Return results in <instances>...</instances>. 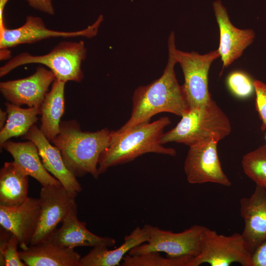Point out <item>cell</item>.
<instances>
[{
  "mask_svg": "<svg viewBox=\"0 0 266 266\" xmlns=\"http://www.w3.org/2000/svg\"></svg>",
  "mask_w": 266,
  "mask_h": 266,
  "instance_id": "836d02e7",
  "label": "cell"
},
{
  "mask_svg": "<svg viewBox=\"0 0 266 266\" xmlns=\"http://www.w3.org/2000/svg\"><path fill=\"white\" fill-rule=\"evenodd\" d=\"M11 154L13 162L28 176L42 186L59 185L61 183L45 169L36 145L32 141L16 142L9 140L0 146Z\"/></svg>",
  "mask_w": 266,
  "mask_h": 266,
  "instance_id": "ac0fdd59",
  "label": "cell"
},
{
  "mask_svg": "<svg viewBox=\"0 0 266 266\" xmlns=\"http://www.w3.org/2000/svg\"><path fill=\"white\" fill-rule=\"evenodd\" d=\"M233 263L253 266L252 254L247 248L241 234H219L204 226L200 235V252L189 266L204 263L211 266H229Z\"/></svg>",
  "mask_w": 266,
  "mask_h": 266,
  "instance_id": "8992f818",
  "label": "cell"
},
{
  "mask_svg": "<svg viewBox=\"0 0 266 266\" xmlns=\"http://www.w3.org/2000/svg\"><path fill=\"white\" fill-rule=\"evenodd\" d=\"M0 233V266H27L17 251L19 245L17 237L2 227Z\"/></svg>",
  "mask_w": 266,
  "mask_h": 266,
  "instance_id": "484cf974",
  "label": "cell"
},
{
  "mask_svg": "<svg viewBox=\"0 0 266 266\" xmlns=\"http://www.w3.org/2000/svg\"><path fill=\"white\" fill-rule=\"evenodd\" d=\"M7 119V113L1 109L0 110V129L4 126Z\"/></svg>",
  "mask_w": 266,
  "mask_h": 266,
  "instance_id": "1f68e13d",
  "label": "cell"
},
{
  "mask_svg": "<svg viewBox=\"0 0 266 266\" xmlns=\"http://www.w3.org/2000/svg\"><path fill=\"white\" fill-rule=\"evenodd\" d=\"M170 123L168 117L164 116L124 132L113 131L110 144L100 157L99 174L105 172L110 167L130 162L146 153L175 156L176 152L173 148L166 147L160 142L164 129Z\"/></svg>",
  "mask_w": 266,
  "mask_h": 266,
  "instance_id": "3957f363",
  "label": "cell"
},
{
  "mask_svg": "<svg viewBox=\"0 0 266 266\" xmlns=\"http://www.w3.org/2000/svg\"><path fill=\"white\" fill-rule=\"evenodd\" d=\"M56 79L50 69L38 67L32 75L0 83V91L8 101L18 105L40 108L50 85Z\"/></svg>",
  "mask_w": 266,
  "mask_h": 266,
  "instance_id": "7c38bea8",
  "label": "cell"
},
{
  "mask_svg": "<svg viewBox=\"0 0 266 266\" xmlns=\"http://www.w3.org/2000/svg\"><path fill=\"white\" fill-rule=\"evenodd\" d=\"M240 213L244 222L241 235L252 253L266 240V188L256 185L252 194L240 200Z\"/></svg>",
  "mask_w": 266,
  "mask_h": 266,
  "instance_id": "9a60e30c",
  "label": "cell"
},
{
  "mask_svg": "<svg viewBox=\"0 0 266 266\" xmlns=\"http://www.w3.org/2000/svg\"><path fill=\"white\" fill-rule=\"evenodd\" d=\"M9 0H0V32L5 27L3 24V14L6 4Z\"/></svg>",
  "mask_w": 266,
  "mask_h": 266,
  "instance_id": "4dcf8cb0",
  "label": "cell"
},
{
  "mask_svg": "<svg viewBox=\"0 0 266 266\" xmlns=\"http://www.w3.org/2000/svg\"><path fill=\"white\" fill-rule=\"evenodd\" d=\"M103 19V16L100 15L93 24L85 29L74 32H61L47 29L40 17L28 16L24 24L21 27L13 29L5 28L0 32V51L20 44L32 43L51 37L83 36L92 38L97 34Z\"/></svg>",
  "mask_w": 266,
  "mask_h": 266,
  "instance_id": "30bf717a",
  "label": "cell"
},
{
  "mask_svg": "<svg viewBox=\"0 0 266 266\" xmlns=\"http://www.w3.org/2000/svg\"><path fill=\"white\" fill-rule=\"evenodd\" d=\"M227 84L231 91L240 98L249 97L255 90L253 81L246 73L241 71L231 73L228 77Z\"/></svg>",
  "mask_w": 266,
  "mask_h": 266,
  "instance_id": "4316f807",
  "label": "cell"
},
{
  "mask_svg": "<svg viewBox=\"0 0 266 266\" xmlns=\"http://www.w3.org/2000/svg\"><path fill=\"white\" fill-rule=\"evenodd\" d=\"M174 54L184 75V82L182 87L189 109L210 103L212 100L208 89V73L211 64L220 57L218 49L200 54L175 48Z\"/></svg>",
  "mask_w": 266,
  "mask_h": 266,
  "instance_id": "52a82bcc",
  "label": "cell"
},
{
  "mask_svg": "<svg viewBox=\"0 0 266 266\" xmlns=\"http://www.w3.org/2000/svg\"><path fill=\"white\" fill-rule=\"evenodd\" d=\"M217 141L212 140L189 147L184 164L188 183H213L230 186L231 182L223 171L217 152Z\"/></svg>",
  "mask_w": 266,
  "mask_h": 266,
  "instance_id": "9c48e42d",
  "label": "cell"
},
{
  "mask_svg": "<svg viewBox=\"0 0 266 266\" xmlns=\"http://www.w3.org/2000/svg\"><path fill=\"white\" fill-rule=\"evenodd\" d=\"M41 212L39 223L31 245L48 239L76 202L61 184L42 186L39 198Z\"/></svg>",
  "mask_w": 266,
  "mask_h": 266,
  "instance_id": "8fae6325",
  "label": "cell"
},
{
  "mask_svg": "<svg viewBox=\"0 0 266 266\" xmlns=\"http://www.w3.org/2000/svg\"><path fill=\"white\" fill-rule=\"evenodd\" d=\"M149 238L132 249L131 255L150 252H164L168 257L191 256L196 257L200 252V239L204 226L194 225L182 232L173 233L146 225Z\"/></svg>",
  "mask_w": 266,
  "mask_h": 266,
  "instance_id": "ba28073f",
  "label": "cell"
},
{
  "mask_svg": "<svg viewBox=\"0 0 266 266\" xmlns=\"http://www.w3.org/2000/svg\"><path fill=\"white\" fill-rule=\"evenodd\" d=\"M149 233L146 225L142 228L137 227L124 238V243L113 250L105 246H96L85 256L81 257L79 266H116L120 265L127 253L133 248L146 242Z\"/></svg>",
  "mask_w": 266,
  "mask_h": 266,
  "instance_id": "ffe728a7",
  "label": "cell"
},
{
  "mask_svg": "<svg viewBox=\"0 0 266 266\" xmlns=\"http://www.w3.org/2000/svg\"><path fill=\"white\" fill-rule=\"evenodd\" d=\"M256 93V107L262 121V128H266V84L255 80L253 81Z\"/></svg>",
  "mask_w": 266,
  "mask_h": 266,
  "instance_id": "83f0119b",
  "label": "cell"
},
{
  "mask_svg": "<svg viewBox=\"0 0 266 266\" xmlns=\"http://www.w3.org/2000/svg\"><path fill=\"white\" fill-rule=\"evenodd\" d=\"M194 258L191 256L164 257L159 252L131 255L127 254L123 258V266H189Z\"/></svg>",
  "mask_w": 266,
  "mask_h": 266,
  "instance_id": "cb8c5ba5",
  "label": "cell"
},
{
  "mask_svg": "<svg viewBox=\"0 0 266 266\" xmlns=\"http://www.w3.org/2000/svg\"><path fill=\"white\" fill-rule=\"evenodd\" d=\"M29 5L33 8L53 15L55 14V10L52 0H25Z\"/></svg>",
  "mask_w": 266,
  "mask_h": 266,
  "instance_id": "f1b7e54d",
  "label": "cell"
},
{
  "mask_svg": "<svg viewBox=\"0 0 266 266\" xmlns=\"http://www.w3.org/2000/svg\"><path fill=\"white\" fill-rule=\"evenodd\" d=\"M60 128L51 142L59 150L68 169L76 177L89 173L97 179L100 157L110 144L113 131L104 128L83 132L75 120L61 121Z\"/></svg>",
  "mask_w": 266,
  "mask_h": 266,
  "instance_id": "7a4b0ae2",
  "label": "cell"
},
{
  "mask_svg": "<svg viewBox=\"0 0 266 266\" xmlns=\"http://www.w3.org/2000/svg\"><path fill=\"white\" fill-rule=\"evenodd\" d=\"M62 223L61 227L57 229L47 240L60 246L71 249L78 246L109 247L116 243L115 239L97 235L86 228L85 224L80 222L77 218L76 202L71 206Z\"/></svg>",
  "mask_w": 266,
  "mask_h": 266,
  "instance_id": "e0dca14e",
  "label": "cell"
},
{
  "mask_svg": "<svg viewBox=\"0 0 266 266\" xmlns=\"http://www.w3.org/2000/svg\"><path fill=\"white\" fill-rule=\"evenodd\" d=\"M213 8L219 29L218 51L224 68L242 55L244 50L253 42L255 33L252 29H240L235 27L221 0L214 1Z\"/></svg>",
  "mask_w": 266,
  "mask_h": 266,
  "instance_id": "5bb4252c",
  "label": "cell"
},
{
  "mask_svg": "<svg viewBox=\"0 0 266 266\" xmlns=\"http://www.w3.org/2000/svg\"><path fill=\"white\" fill-rule=\"evenodd\" d=\"M23 138L32 141L36 145L45 169L75 198L82 188L76 177L66 166L59 150L50 143L35 124L23 136Z\"/></svg>",
  "mask_w": 266,
  "mask_h": 266,
  "instance_id": "2e32d148",
  "label": "cell"
},
{
  "mask_svg": "<svg viewBox=\"0 0 266 266\" xmlns=\"http://www.w3.org/2000/svg\"><path fill=\"white\" fill-rule=\"evenodd\" d=\"M28 176L13 162L4 163L0 170V205H18L27 199Z\"/></svg>",
  "mask_w": 266,
  "mask_h": 266,
  "instance_id": "7402d4cb",
  "label": "cell"
},
{
  "mask_svg": "<svg viewBox=\"0 0 266 266\" xmlns=\"http://www.w3.org/2000/svg\"><path fill=\"white\" fill-rule=\"evenodd\" d=\"M65 83L56 79L40 108V129L50 142L60 131L61 119L65 111Z\"/></svg>",
  "mask_w": 266,
  "mask_h": 266,
  "instance_id": "44dd1931",
  "label": "cell"
},
{
  "mask_svg": "<svg viewBox=\"0 0 266 266\" xmlns=\"http://www.w3.org/2000/svg\"><path fill=\"white\" fill-rule=\"evenodd\" d=\"M264 187L266 188V185H265Z\"/></svg>",
  "mask_w": 266,
  "mask_h": 266,
  "instance_id": "d6a6232c",
  "label": "cell"
},
{
  "mask_svg": "<svg viewBox=\"0 0 266 266\" xmlns=\"http://www.w3.org/2000/svg\"><path fill=\"white\" fill-rule=\"evenodd\" d=\"M87 49L83 40L63 41L48 53L33 56L24 52L11 59L0 68V76H4L19 66L28 64H40L47 66L56 79L66 82H79L84 78L81 66L86 57Z\"/></svg>",
  "mask_w": 266,
  "mask_h": 266,
  "instance_id": "5b68a950",
  "label": "cell"
},
{
  "mask_svg": "<svg viewBox=\"0 0 266 266\" xmlns=\"http://www.w3.org/2000/svg\"><path fill=\"white\" fill-rule=\"evenodd\" d=\"M19 254L27 266H79L81 258L74 249L47 240L30 245Z\"/></svg>",
  "mask_w": 266,
  "mask_h": 266,
  "instance_id": "d6986e66",
  "label": "cell"
},
{
  "mask_svg": "<svg viewBox=\"0 0 266 266\" xmlns=\"http://www.w3.org/2000/svg\"><path fill=\"white\" fill-rule=\"evenodd\" d=\"M241 165L245 174L256 185H266V144L246 154Z\"/></svg>",
  "mask_w": 266,
  "mask_h": 266,
  "instance_id": "d4e9b609",
  "label": "cell"
},
{
  "mask_svg": "<svg viewBox=\"0 0 266 266\" xmlns=\"http://www.w3.org/2000/svg\"><path fill=\"white\" fill-rule=\"evenodd\" d=\"M7 119L0 132V146L12 137L24 135L38 120L40 108H23L10 102L5 103Z\"/></svg>",
  "mask_w": 266,
  "mask_h": 266,
  "instance_id": "603a6c76",
  "label": "cell"
},
{
  "mask_svg": "<svg viewBox=\"0 0 266 266\" xmlns=\"http://www.w3.org/2000/svg\"><path fill=\"white\" fill-rule=\"evenodd\" d=\"M41 212L38 199L28 197L13 206L0 205V226L14 234L22 249L31 245L39 221Z\"/></svg>",
  "mask_w": 266,
  "mask_h": 266,
  "instance_id": "4fadbf2b",
  "label": "cell"
},
{
  "mask_svg": "<svg viewBox=\"0 0 266 266\" xmlns=\"http://www.w3.org/2000/svg\"><path fill=\"white\" fill-rule=\"evenodd\" d=\"M231 131L228 117L212 100L203 106L190 108L175 127L163 133L160 142H174L190 147L212 140L219 142Z\"/></svg>",
  "mask_w": 266,
  "mask_h": 266,
  "instance_id": "277c9868",
  "label": "cell"
},
{
  "mask_svg": "<svg viewBox=\"0 0 266 266\" xmlns=\"http://www.w3.org/2000/svg\"><path fill=\"white\" fill-rule=\"evenodd\" d=\"M175 35L172 32L168 39V56L162 75L146 85L138 87L132 97V109L129 120L117 132L127 131L139 124L150 122L154 115L168 112L182 116L189 105L182 86L177 80L174 66L177 63L174 51Z\"/></svg>",
  "mask_w": 266,
  "mask_h": 266,
  "instance_id": "6da1fadb",
  "label": "cell"
},
{
  "mask_svg": "<svg viewBox=\"0 0 266 266\" xmlns=\"http://www.w3.org/2000/svg\"><path fill=\"white\" fill-rule=\"evenodd\" d=\"M253 266H266V240L252 254Z\"/></svg>",
  "mask_w": 266,
  "mask_h": 266,
  "instance_id": "f546056e",
  "label": "cell"
}]
</instances>
